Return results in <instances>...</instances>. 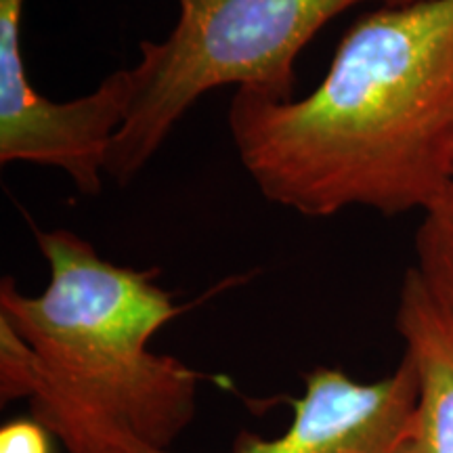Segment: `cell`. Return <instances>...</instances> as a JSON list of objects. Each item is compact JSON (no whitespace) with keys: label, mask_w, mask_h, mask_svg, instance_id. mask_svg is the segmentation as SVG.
Instances as JSON below:
<instances>
[{"label":"cell","mask_w":453,"mask_h":453,"mask_svg":"<svg viewBox=\"0 0 453 453\" xmlns=\"http://www.w3.org/2000/svg\"><path fill=\"white\" fill-rule=\"evenodd\" d=\"M162 41L139 44L133 99L107 156L105 174L127 185L151 162L185 113L220 87L294 99L296 64L327 21L364 3L418 0H177Z\"/></svg>","instance_id":"cell-3"},{"label":"cell","mask_w":453,"mask_h":453,"mask_svg":"<svg viewBox=\"0 0 453 453\" xmlns=\"http://www.w3.org/2000/svg\"><path fill=\"white\" fill-rule=\"evenodd\" d=\"M395 327L418 380L401 453H453V317L413 267L401 281Z\"/></svg>","instance_id":"cell-6"},{"label":"cell","mask_w":453,"mask_h":453,"mask_svg":"<svg viewBox=\"0 0 453 453\" xmlns=\"http://www.w3.org/2000/svg\"><path fill=\"white\" fill-rule=\"evenodd\" d=\"M53 433L38 418H15L0 428V453H55Z\"/></svg>","instance_id":"cell-9"},{"label":"cell","mask_w":453,"mask_h":453,"mask_svg":"<svg viewBox=\"0 0 453 453\" xmlns=\"http://www.w3.org/2000/svg\"><path fill=\"white\" fill-rule=\"evenodd\" d=\"M36 376V357L21 334L0 317V395L3 401L27 399Z\"/></svg>","instance_id":"cell-8"},{"label":"cell","mask_w":453,"mask_h":453,"mask_svg":"<svg viewBox=\"0 0 453 453\" xmlns=\"http://www.w3.org/2000/svg\"><path fill=\"white\" fill-rule=\"evenodd\" d=\"M24 7L26 0H0V162L64 170L78 189L93 191L120 127V97L107 84L70 101L38 93L21 50Z\"/></svg>","instance_id":"cell-4"},{"label":"cell","mask_w":453,"mask_h":453,"mask_svg":"<svg viewBox=\"0 0 453 453\" xmlns=\"http://www.w3.org/2000/svg\"><path fill=\"white\" fill-rule=\"evenodd\" d=\"M413 269L453 317V187L424 212L416 231Z\"/></svg>","instance_id":"cell-7"},{"label":"cell","mask_w":453,"mask_h":453,"mask_svg":"<svg viewBox=\"0 0 453 453\" xmlns=\"http://www.w3.org/2000/svg\"><path fill=\"white\" fill-rule=\"evenodd\" d=\"M50 277L24 294L0 283V317L36 357L34 418L67 453H160L196 420L206 373L151 350L180 313L160 271L105 260L67 229L36 231Z\"/></svg>","instance_id":"cell-2"},{"label":"cell","mask_w":453,"mask_h":453,"mask_svg":"<svg viewBox=\"0 0 453 453\" xmlns=\"http://www.w3.org/2000/svg\"><path fill=\"white\" fill-rule=\"evenodd\" d=\"M416 396V372L407 357L373 382L317 365L292 401L288 428L273 439L242 433L231 453H401Z\"/></svg>","instance_id":"cell-5"},{"label":"cell","mask_w":453,"mask_h":453,"mask_svg":"<svg viewBox=\"0 0 453 453\" xmlns=\"http://www.w3.org/2000/svg\"><path fill=\"white\" fill-rule=\"evenodd\" d=\"M229 130L271 203L309 219L424 214L453 187V0L364 15L307 97L237 90Z\"/></svg>","instance_id":"cell-1"}]
</instances>
